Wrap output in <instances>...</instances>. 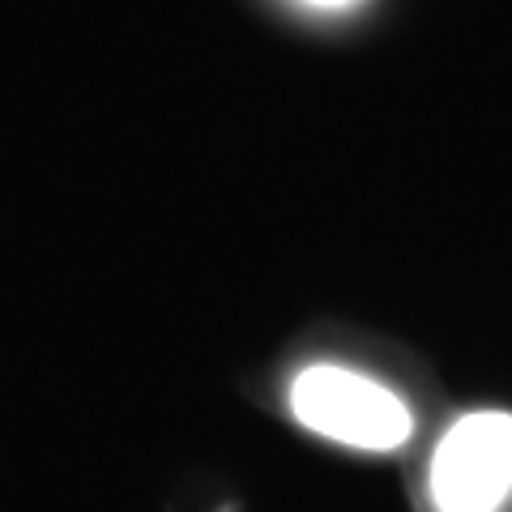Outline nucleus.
Returning a JSON list of instances; mask_svg holds the SVG:
<instances>
[{
  "label": "nucleus",
  "instance_id": "obj_1",
  "mask_svg": "<svg viewBox=\"0 0 512 512\" xmlns=\"http://www.w3.org/2000/svg\"><path fill=\"white\" fill-rule=\"evenodd\" d=\"M291 410L316 436L338 440L346 448H367V453L402 448L414 431V414L393 389L333 363H316L295 376Z\"/></svg>",
  "mask_w": 512,
  "mask_h": 512
},
{
  "label": "nucleus",
  "instance_id": "obj_2",
  "mask_svg": "<svg viewBox=\"0 0 512 512\" xmlns=\"http://www.w3.org/2000/svg\"><path fill=\"white\" fill-rule=\"evenodd\" d=\"M427 487L436 512H500L512 495V414L457 419L436 444Z\"/></svg>",
  "mask_w": 512,
  "mask_h": 512
},
{
  "label": "nucleus",
  "instance_id": "obj_3",
  "mask_svg": "<svg viewBox=\"0 0 512 512\" xmlns=\"http://www.w3.org/2000/svg\"><path fill=\"white\" fill-rule=\"evenodd\" d=\"M308 5H320V9H338V5H350V0H308Z\"/></svg>",
  "mask_w": 512,
  "mask_h": 512
}]
</instances>
